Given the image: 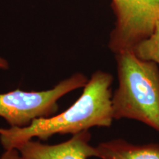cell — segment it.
Segmentation results:
<instances>
[{
	"label": "cell",
	"instance_id": "6da1fadb",
	"mask_svg": "<svg viewBox=\"0 0 159 159\" xmlns=\"http://www.w3.org/2000/svg\"><path fill=\"white\" fill-rule=\"evenodd\" d=\"M113 82L111 73L97 70L89 78L80 97L61 114L35 119L25 128H0V143L4 150H17L33 138L45 141L56 134L75 135L94 127H111L114 120Z\"/></svg>",
	"mask_w": 159,
	"mask_h": 159
},
{
	"label": "cell",
	"instance_id": "7a4b0ae2",
	"mask_svg": "<svg viewBox=\"0 0 159 159\" xmlns=\"http://www.w3.org/2000/svg\"><path fill=\"white\" fill-rule=\"evenodd\" d=\"M118 87L113 94L116 120L132 119L159 133V66L132 49L115 54Z\"/></svg>",
	"mask_w": 159,
	"mask_h": 159
},
{
	"label": "cell",
	"instance_id": "3957f363",
	"mask_svg": "<svg viewBox=\"0 0 159 159\" xmlns=\"http://www.w3.org/2000/svg\"><path fill=\"white\" fill-rule=\"evenodd\" d=\"M88 80L84 74L77 72L48 90L16 89L0 94V117L13 128H25L35 119L56 114L59 99L71 91L83 89Z\"/></svg>",
	"mask_w": 159,
	"mask_h": 159
},
{
	"label": "cell",
	"instance_id": "277c9868",
	"mask_svg": "<svg viewBox=\"0 0 159 159\" xmlns=\"http://www.w3.org/2000/svg\"><path fill=\"white\" fill-rule=\"evenodd\" d=\"M111 7L116 20L108 47L114 55L148 38L159 20V0H111Z\"/></svg>",
	"mask_w": 159,
	"mask_h": 159
},
{
	"label": "cell",
	"instance_id": "5b68a950",
	"mask_svg": "<svg viewBox=\"0 0 159 159\" xmlns=\"http://www.w3.org/2000/svg\"><path fill=\"white\" fill-rule=\"evenodd\" d=\"M91 134L82 131L65 142L56 144H43L33 139L17 149L20 159H88L97 158L96 147L90 144Z\"/></svg>",
	"mask_w": 159,
	"mask_h": 159
},
{
	"label": "cell",
	"instance_id": "8992f818",
	"mask_svg": "<svg viewBox=\"0 0 159 159\" xmlns=\"http://www.w3.org/2000/svg\"><path fill=\"white\" fill-rule=\"evenodd\" d=\"M99 159H159V142L138 144L115 139L96 146Z\"/></svg>",
	"mask_w": 159,
	"mask_h": 159
},
{
	"label": "cell",
	"instance_id": "52a82bcc",
	"mask_svg": "<svg viewBox=\"0 0 159 159\" xmlns=\"http://www.w3.org/2000/svg\"><path fill=\"white\" fill-rule=\"evenodd\" d=\"M140 58L153 61L159 66V20L151 35L132 49Z\"/></svg>",
	"mask_w": 159,
	"mask_h": 159
},
{
	"label": "cell",
	"instance_id": "ba28073f",
	"mask_svg": "<svg viewBox=\"0 0 159 159\" xmlns=\"http://www.w3.org/2000/svg\"><path fill=\"white\" fill-rule=\"evenodd\" d=\"M0 159H20L19 150L16 149L5 150L4 153L0 156Z\"/></svg>",
	"mask_w": 159,
	"mask_h": 159
},
{
	"label": "cell",
	"instance_id": "9c48e42d",
	"mask_svg": "<svg viewBox=\"0 0 159 159\" xmlns=\"http://www.w3.org/2000/svg\"><path fill=\"white\" fill-rule=\"evenodd\" d=\"M9 69V63L7 61L2 57L0 56V69H3V70H7Z\"/></svg>",
	"mask_w": 159,
	"mask_h": 159
},
{
	"label": "cell",
	"instance_id": "30bf717a",
	"mask_svg": "<svg viewBox=\"0 0 159 159\" xmlns=\"http://www.w3.org/2000/svg\"></svg>",
	"mask_w": 159,
	"mask_h": 159
}]
</instances>
